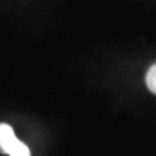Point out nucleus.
Segmentation results:
<instances>
[{
	"label": "nucleus",
	"mask_w": 156,
	"mask_h": 156,
	"mask_svg": "<svg viewBox=\"0 0 156 156\" xmlns=\"http://www.w3.org/2000/svg\"><path fill=\"white\" fill-rule=\"evenodd\" d=\"M146 85L153 94H156V62L149 68L146 74Z\"/></svg>",
	"instance_id": "2"
},
{
	"label": "nucleus",
	"mask_w": 156,
	"mask_h": 156,
	"mask_svg": "<svg viewBox=\"0 0 156 156\" xmlns=\"http://www.w3.org/2000/svg\"><path fill=\"white\" fill-rule=\"evenodd\" d=\"M0 151L9 156H30L28 146L17 140L12 126L0 124Z\"/></svg>",
	"instance_id": "1"
}]
</instances>
